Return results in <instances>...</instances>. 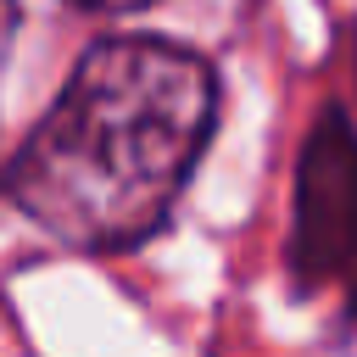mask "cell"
<instances>
[{
	"mask_svg": "<svg viewBox=\"0 0 357 357\" xmlns=\"http://www.w3.org/2000/svg\"><path fill=\"white\" fill-rule=\"evenodd\" d=\"M290 268L301 284L340 290L357 318V134L340 106L318 117L296 162V229Z\"/></svg>",
	"mask_w": 357,
	"mask_h": 357,
	"instance_id": "cell-2",
	"label": "cell"
},
{
	"mask_svg": "<svg viewBox=\"0 0 357 357\" xmlns=\"http://www.w3.org/2000/svg\"><path fill=\"white\" fill-rule=\"evenodd\" d=\"M218 123V73L173 39H100L6 167V195L73 251L151 240Z\"/></svg>",
	"mask_w": 357,
	"mask_h": 357,
	"instance_id": "cell-1",
	"label": "cell"
},
{
	"mask_svg": "<svg viewBox=\"0 0 357 357\" xmlns=\"http://www.w3.org/2000/svg\"><path fill=\"white\" fill-rule=\"evenodd\" d=\"M73 6H89V11H128V6H151V0H73Z\"/></svg>",
	"mask_w": 357,
	"mask_h": 357,
	"instance_id": "cell-4",
	"label": "cell"
},
{
	"mask_svg": "<svg viewBox=\"0 0 357 357\" xmlns=\"http://www.w3.org/2000/svg\"><path fill=\"white\" fill-rule=\"evenodd\" d=\"M11 39H17V0H0V73H6Z\"/></svg>",
	"mask_w": 357,
	"mask_h": 357,
	"instance_id": "cell-3",
	"label": "cell"
}]
</instances>
